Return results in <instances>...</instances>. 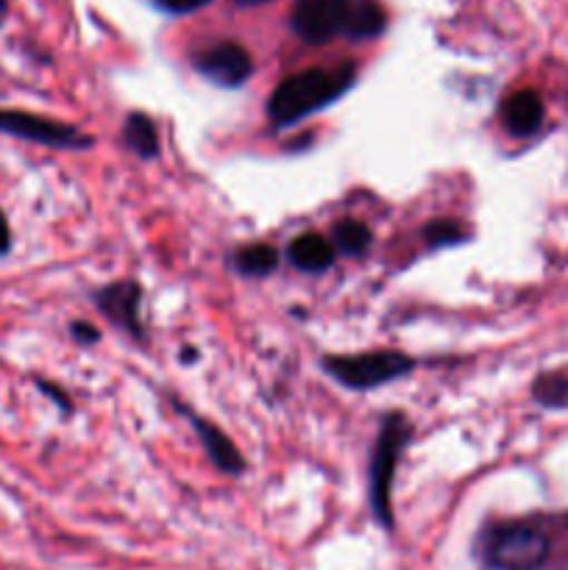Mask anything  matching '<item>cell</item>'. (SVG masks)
Returning a JSON list of instances; mask_svg holds the SVG:
<instances>
[{
    "mask_svg": "<svg viewBox=\"0 0 568 570\" xmlns=\"http://www.w3.org/2000/svg\"><path fill=\"white\" fill-rule=\"evenodd\" d=\"M384 28H388V14L376 0H351L343 37H349L351 42H368V39L382 37Z\"/></svg>",
    "mask_w": 568,
    "mask_h": 570,
    "instance_id": "obj_12",
    "label": "cell"
},
{
    "mask_svg": "<svg viewBox=\"0 0 568 570\" xmlns=\"http://www.w3.org/2000/svg\"><path fill=\"white\" fill-rule=\"evenodd\" d=\"M532 395L546 410H566L568 406V373H543L535 379Z\"/></svg>",
    "mask_w": 568,
    "mask_h": 570,
    "instance_id": "obj_16",
    "label": "cell"
},
{
    "mask_svg": "<svg viewBox=\"0 0 568 570\" xmlns=\"http://www.w3.org/2000/svg\"><path fill=\"white\" fill-rule=\"evenodd\" d=\"M139 298L143 289L137 282H115L95 293V304L109 317L115 326L131 337H143V321H139Z\"/></svg>",
    "mask_w": 568,
    "mask_h": 570,
    "instance_id": "obj_8",
    "label": "cell"
},
{
    "mask_svg": "<svg viewBox=\"0 0 568 570\" xmlns=\"http://www.w3.org/2000/svg\"><path fill=\"white\" fill-rule=\"evenodd\" d=\"M123 137H126V145L139 159H156L159 156V131H156V122L143 111H134V115L126 117Z\"/></svg>",
    "mask_w": 568,
    "mask_h": 570,
    "instance_id": "obj_13",
    "label": "cell"
},
{
    "mask_svg": "<svg viewBox=\"0 0 568 570\" xmlns=\"http://www.w3.org/2000/svg\"><path fill=\"white\" fill-rule=\"evenodd\" d=\"M351 0H295L290 28L306 45H329L345 33Z\"/></svg>",
    "mask_w": 568,
    "mask_h": 570,
    "instance_id": "obj_6",
    "label": "cell"
},
{
    "mask_svg": "<svg viewBox=\"0 0 568 570\" xmlns=\"http://www.w3.org/2000/svg\"><path fill=\"white\" fill-rule=\"evenodd\" d=\"M154 3L167 14H193V11L209 6L212 0H154Z\"/></svg>",
    "mask_w": 568,
    "mask_h": 570,
    "instance_id": "obj_18",
    "label": "cell"
},
{
    "mask_svg": "<svg viewBox=\"0 0 568 570\" xmlns=\"http://www.w3.org/2000/svg\"><path fill=\"white\" fill-rule=\"evenodd\" d=\"M234 6H239V9H254V6H262V3H271V0H232Z\"/></svg>",
    "mask_w": 568,
    "mask_h": 570,
    "instance_id": "obj_22",
    "label": "cell"
},
{
    "mask_svg": "<svg viewBox=\"0 0 568 570\" xmlns=\"http://www.w3.org/2000/svg\"><path fill=\"white\" fill-rule=\"evenodd\" d=\"M323 371L349 390H376L382 384L404 379L415 362L401 351H365L356 356H326Z\"/></svg>",
    "mask_w": 568,
    "mask_h": 570,
    "instance_id": "obj_4",
    "label": "cell"
},
{
    "mask_svg": "<svg viewBox=\"0 0 568 570\" xmlns=\"http://www.w3.org/2000/svg\"><path fill=\"white\" fill-rule=\"evenodd\" d=\"M543 100L535 89H518L501 106V120H505L507 131L512 137H529V134L538 131L543 126Z\"/></svg>",
    "mask_w": 568,
    "mask_h": 570,
    "instance_id": "obj_10",
    "label": "cell"
},
{
    "mask_svg": "<svg viewBox=\"0 0 568 570\" xmlns=\"http://www.w3.org/2000/svg\"><path fill=\"white\" fill-rule=\"evenodd\" d=\"M11 248V228H9V220H6V215L0 212V254H9Z\"/></svg>",
    "mask_w": 568,
    "mask_h": 570,
    "instance_id": "obj_21",
    "label": "cell"
},
{
    "mask_svg": "<svg viewBox=\"0 0 568 570\" xmlns=\"http://www.w3.org/2000/svg\"><path fill=\"white\" fill-rule=\"evenodd\" d=\"M193 65L206 81L223 89L243 87L251 78V72H254L251 53L239 42H232V39L209 45V48H204L200 53H195Z\"/></svg>",
    "mask_w": 568,
    "mask_h": 570,
    "instance_id": "obj_7",
    "label": "cell"
},
{
    "mask_svg": "<svg viewBox=\"0 0 568 570\" xmlns=\"http://www.w3.org/2000/svg\"><path fill=\"white\" fill-rule=\"evenodd\" d=\"M290 265L304 273H323L334 265V245L323 234H298L287 248Z\"/></svg>",
    "mask_w": 568,
    "mask_h": 570,
    "instance_id": "obj_11",
    "label": "cell"
},
{
    "mask_svg": "<svg viewBox=\"0 0 568 570\" xmlns=\"http://www.w3.org/2000/svg\"><path fill=\"white\" fill-rule=\"evenodd\" d=\"M178 410L187 415L189 426L195 429V434H198V440L204 443V451L209 454L212 465L217 468L221 473H226V476H239V473H245V460L243 454H239L237 449L232 445V440L226 438V434L221 432L217 426H212V423H206L204 417L195 415V412L184 410L182 404H176Z\"/></svg>",
    "mask_w": 568,
    "mask_h": 570,
    "instance_id": "obj_9",
    "label": "cell"
},
{
    "mask_svg": "<svg viewBox=\"0 0 568 570\" xmlns=\"http://www.w3.org/2000/svg\"><path fill=\"white\" fill-rule=\"evenodd\" d=\"M334 250L345 256H362L371 248V228L360 220H343L332 232Z\"/></svg>",
    "mask_w": 568,
    "mask_h": 570,
    "instance_id": "obj_15",
    "label": "cell"
},
{
    "mask_svg": "<svg viewBox=\"0 0 568 570\" xmlns=\"http://www.w3.org/2000/svg\"><path fill=\"white\" fill-rule=\"evenodd\" d=\"M72 337L78 340L81 345H95L100 340V332L95 326H89V323H72Z\"/></svg>",
    "mask_w": 568,
    "mask_h": 570,
    "instance_id": "obj_19",
    "label": "cell"
},
{
    "mask_svg": "<svg viewBox=\"0 0 568 570\" xmlns=\"http://www.w3.org/2000/svg\"><path fill=\"white\" fill-rule=\"evenodd\" d=\"M423 239H427L432 248H454V245H462L466 232H462L460 223L454 220H434L423 228Z\"/></svg>",
    "mask_w": 568,
    "mask_h": 570,
    "instance_id": "obj_17",
    "label": "cell"
},
{
    "mask_svg": "<svg viewBox=\"0 0 568 570\" xmlns=\"http://www.w3.org/2000/svg\"><path fill=\"white\" fill-rule=\"evenodd\" d=\"M0 131L9 137L28 139V142L45 145V148H59V150H87L92 148V139L76 126L67 122L48 120V117L28 115V111L17 109H0Z\"/></svg>",
    "mask_w": 568,
    "mask_h": 570,
    "instance_id": "obj_5",
    "label": "cell"
},
{
    "mask_svg": "<svg viewBox=\"0 0 568 570\" xmlns=\"http://www.w3.org/2000/svg\"><path fill=\"white\" fill-rule=\"evenodd\" d=\"M234 271L245 278H265L278 267V250L265 243L245 245L234 254Z\"/></svg>",
    "mask_w": 568,
    "mask_h": 570,
    "instance_id": "obj_14",
    "label": "cell"
},
{
    "mask_svg": "<svg viewBox=\"0 0 568 570\" xmlns=\"http://www.w3.org/2000/svg\"><path fill=\"white\" fill-rule=\"evenodd\" d=\"M39 390H42V393H48L50 399H53L56 404L61 406V410H65V412H70V401H67V395L61 393V390H56L53 384H45V382H39Z\"/></svg>",
    "mask_w": 568,
    "mask_h": 570,
    "instance_id": "obj_20",
    "label": "cell"
},
{
    "mask_svg": "<svg viewBox=\"0 0 568 570\" xmlns=\"http://www.w3.org/2000/svg\"><path fill=\"white\" fill-rule=\"evenodd\" d=\"M6 11V0H0V14H3Z\"/></svg>",
    "mask_w": 568,
    "mask_h": 570,
    "instance_id": "obj_23",
    "label": "cell"
},
{
    "mask_svg": "<svg viewBox=\"0 0 568 570\" xmlns=\"http://www.w3.org/2000/svg\"><path fill=\"white\" fill-rule=\"evenodd\" d=\"M410 423L401 412H393L382 421L373 443L371 454V512L382 529H393V507H390V493H393L395 465L410 443Z\"/></svg>",
    "mask_w": 568,
    "mask_h": 570,
    "instance_id": "obj_2",
    "label": "cell"
},
{
    "mask_svg": "<svg viewBox=\"0 0 568 570\" xmlns=\"http://www.w3.org/2000/svg\"><path fill=\"white\" fill-rule=\"evenodd\" d=\"M549 557V538L523 521L490 527L482 538V560L490 570H535Z\"/></svg>",
    "mask_w": 568,
    "mask_h": 570,
    "instance_id": "obj_3",
    "label": "cell"
},
{
    "mask_svg": "<svg viewBox=\"0 0 568 570\" xmlns=\"http://www.w3.org/2000/svg\"><path fill=\"white\" fill-rule=\"evenodd\" d=\"M356 81L354 61H343V65L332 67H312V70L295 72V76L284 78L276 89H273L271 100H267V117L276 128L295 126V122L306 120L315 111L326 109L329 104L343 98Z\"/></svg>",
    "mask_w": 568,
    "mask_h": 570,
    "instance_id": "obj_1",
    "label": "cell"
}]
</instances>
